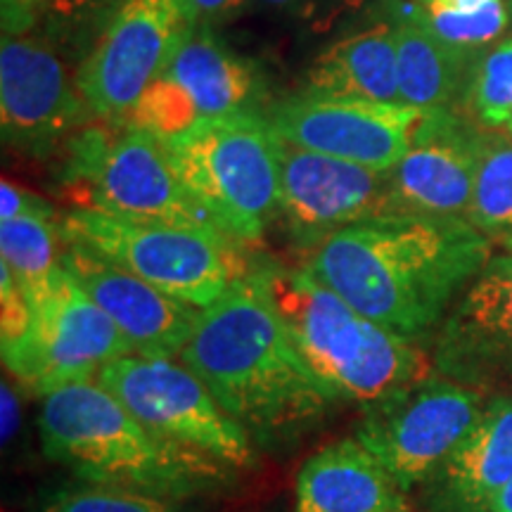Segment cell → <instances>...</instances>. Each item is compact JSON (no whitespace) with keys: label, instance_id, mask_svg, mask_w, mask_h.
<instances>
[{"label":"cell","instance_id":"1","mask_svg":"<svg viewBox=\"0 0 512 512\" xmlns=\"http://www.w3.org/2000/svg\"><path fill=\"white\" fill-rule=\"evenodd\" d=\"M491 259V240L460 216L384 214L330 235L306 271L361 316L420 344Z\"/></svg>","mask_w":512,"mask_h":512},{"label":"cell","instance_id":"2","mask_svg":"<svg viewBox=\"0 0 512 512\" xmlns=\"http://www.w3.org/2000/svg\"><path fill=\"white\" fill-rule=\"evenodd\" d=\"M181 361L261 446L297 437L335 406L294 347L259 264L202 309Z\"/></svg>","mask_w":512,"mask_h":512},{"label":"cell","instance_id":"3","mask_svg":"<svg viewBox=\"0 0 512 512\" xmlns=\"http://www.w3.org/2000/svg\"><path fill=\"white\" fill-rule=\"evenodd\" d=\"M38 430L46 458L86 484L181 503L223 489L233 472L221 460L147 430L98 380L43 396Z\"/></svg>","mask_w":512,"mask_h":512},{"label":"cell","instance_id":"4","mask_svg":"<svg viewBox=\"0 0 512 512\" xmlns=\"http://www.w3.org/2000/svg\"><path fill=\"white\" fill-rule=\"evenodd\" d=\"M259 268L299 356L335 403L375 411L437 373L420 344L361 316L306 268Z\"/></svg>","mask_w":512,"mask_h":512},{"label":"cell","instance_id":"5","mask_svg":"<svg viewBox=\"0 0 512 512\" xmlns=\"http://www.w3.org/2000/svg\"><path fill=\"white\" fill-rule=\"evenodd\" d=\"M214 226L256 245L280 211V138L264 112L202 119L164 145Z\"/></svg>","mask_w":512,"mask_h":512},{"label":"cell","instance_id":"6","mask_svg":"<svg viewBox=\"0 0 512 512\" xmlns=\"http://www.w3.org/2000/svg\"><path fill=\"white\" fill-rule=\"evenodd\" d=\"M60 228L64 242L91 249L200 311L252 268L242 259L240 242L214 228L133 221L95 209H72Z\"/></svg>","mask_w":512,"mask_h":512},{"label":"cell","instance_id":"7","mask_svg":"<svg viewBox=\"0 0 512 512\" xmlns=\"http://www.w3.org/2000/svg\"><path fill=\"white\" fill-rule=\"evenodd\" d=\"M64 147L62 183L76 195L74 209L219 230L192 197L164 145L140 128L100 119Z\"/></svg>","mask_w":512,"mask_h":512},{"label":"cell","instance_id":"8","mask_svg":"<svg viewBox=\"0 0 512 512\" xmlns=\"http://www.w3.org/2000/svg\"><path fill=\"white\" fill-rule=\"evenodd\" d=\"M98 382L159 437L221 460L233 470L254 465L252 437L183 361L128 354L107 363Z\"/></svg>","mask_w":512,"mask_h":512},{"label":"cell","instance_id":"9","mask_svg":"<svg viewBox=\"0 0 512 512\" xmlns=\"http://www.w3.org/2000/svg\"><path fill=\"white\" fill-rule=\"evenodd\" d=\"M489 396L434 373L363 413L354 437L406 494L420 489L482 418Z\"/></svg>","mask_w":512,"mask_h":512},{"label":"cell","instance_id":"10","mask_svg":"<svg viewBox=\"0 0 512 512\" xmlns=\"http://www.w3.org/2000/svg\"><path fill=\"white\" fill-rule=\"evenodd\" d=\"M0 351L10 375L41 396L98 380L107 363L133 354L112 318L64 268L27 335Z\"/></svg>","mask_w":512,"mask_h":512},{"label":"cell","instance_id":"11","mask_svg":"<svg viewBox=\"0 0 512 512\" xmlns=\"http://www.w3.org/2000/svg\"><path fill=\"white\" fill-rule=\"evenodd\" d=\"M181 0H124L76 67V86L95 119L126 124L140 95L188 34Z\"/></svg>","mask_w":512,"mask_h":512},{"label":"cell","instance_id":"12","mask_svg":"<svg viewBox=\"0 0 512 512\" xmlns=\"http://www.w3.org/2000/svg\"><path fill=\"white\" fill-rule=\"evenodd\" d=\"M95 114L69 74L62 50L43 34L3 36L0 43V128L3 145L48 157Z\"/></svg>","mask_w":512,"mask_h":512},{"label":"cell","instance_id":"13","mask_svg":"<svg viewBox=\"0 0 512 512\" xmlns=\"http://www.w3.org/2000/svg\"><path fill=\"white\" fill-rule=\"evenodd\" d=\"M425 110L403 102L294 95L266 112L285 143L375 171H392L411 147Z\"/></svg>","mask_w":512,"mask_h":512},{"label":"cell","instance_id":"14","mask_svg":"<svg viewBox=\"0 0 512 512\" xmlns=\"http://www.w3.org/2000/svg\"><path fill=\"white\" fill-rule=\"evenodd\" d=\"M384 214H389V171L280 140L278 219L294 247L313 252L339 230Z\"/></svg>","mask_w":512,"mask_h":512},{"label":"cell","instance_id":"15","mask_svg":"<svg viewBox=\"0 0 512 512\" xmlns=\"http://www.w3.org/2000/svg\"><path fill=\"white\" fill-rule=\"evenodd\" d=\"M434 370L486 396L512 394V252L491 256L434 337Z\"/></svg>","mask_w":512,"mask_h":512},{"label":"cell","instance_id":"16","mask_svg":"<svg viewBox=\"0 0 512 512\" xmlns=\"http://www.w3.org/2000/svg\"><path fill=\"white\" fill-rule=\"evenodd\" d=\"M482 128L460 110H425L411 147L389 171V214L460 216L475 185Z\"/></svg>","mask_w":512,"mask_h":512},{"label":"cell","instance_id":"17","mask_svg":"<svg viewBox=\"0 0 512 512\" xmlns=\"http://www.w3.org/2000/svg\"><path fill=\"white\" fill-rule=\"evenodd\" d=\"M60 264L124 335L136 356L181 358L200 309L178 302L91 249L62 240Z\"/></svg>","mask_w":512,"mask_h":512},{"label":"cell","instance_id":"18","mask_svg":"<svg viewBox=\"0 0 512 512\" xmlns=\"http://www.w3.org/2000/svg\"><path fill=\"white\" fill-rule=\"evenodd\" d=\"M512 479V394L489 396L482 418L420 486L427 512H491Z\"/></svg>","mask_w":512,"mask_h":512},{"label":"cell","instance_id":"19","mask_svg":"<svg viewBox=\"0 0 512 512\" xmlns=\"http://www.w3.org/2000/svg\"><path fill=\"white\" fill-rule=\"evenodd\" d=\"M297 512H411L408 494L356 437L306 460L294 484Z\"/></svg>","mask_w":512,"mask_h":512},{"label":"cell","instance_id":"20","mask_svg":"<svg viewBox=\"0 0 512 512\" xmlns=\"http://www.w3.org/2000/svg\"><path fill=\"white\" fill-rule=\"evenodd\" d=\"M200 110L202 119L261 112L266 76L259 64L235 53L214 29H190L166 72Z\"/></svg>","mask_w":512,"mask_h":512},{"label":"cell","instance_id":"21","mask_svg":"<svg viewBox=\"0 0 512 512\" xmlns=\"http://www.w3.org/2000/svg\"><path fill=\"white\" fill-rule=\"evenodd\" d=\"M302 93L401 102L392 17L330 43L304 72Z\"/></svg>","mask_w":512,"mask_h":512},{"label":"cell","instance_id":"22","mask_svg":"<svg viewBox=\"0 0 512 512\" xmlns=\"http://www.w3.org/2000/svg\"><path fill=\"white\" fill-rule=\"evenodd\" d=\"M399 100L418 110H460L479 57L448 48L403 5L392 15Z\"/></svg>","mask_w":512,"mask_h":512},{"label":"cell","instance_id":"23","mask_svg":"<svg viewBox=\"0 0 512 512\" xmlns=\"http://www.w3.org/2000/svg\"><path fill=\"white\" fill-rule=\"evenodd\" d=\"M62 228L55 211L0 221V261L10 266L31 311H38L53 292L62 271Z\"/></svg>","mask_w":512,"mask_h":512},{"label":"cell","instance_id":"24","mask_svg":"<svg viewBox=\"0 0 512 512\" xmlns=\"http://www.w3.org/2000/svg\"><path fill=\"white\" fill-rule=\"evenodd\" d=\"M411 15L458 53L479 57L510 27L505 0H406Z\"/></svg>","mask_w":512,"mask_h":512},{"label":"cell","instance_id":"25","mask_svg":"<svg viewBox=\"0 0 512 512\" xmlns=\"http://www.w3.org/2000/svg\"><path fill=\"white\" fill-rule=\"evenodd\" d=\"M467 221L491 242L512 240V136L482 128Z\"/></svg>","mask_w":512,"mask_h":512},{"label":"cell","instance_id":"26","mask_svg":"<svg viewBox=\"0 0 512 512\" xmlns=\"http://www.w3.org/2000/svg\"><path fill=\"white\" fill-rule=\"evenodd\" d=\"M463 107L479 128L512 136V38L498 41L479 55Z\"/></svg>","mask_w":512,"mask_h":512},{"label":"cell","instance_id":"27","mask_svg":"<svg viewBox=\"0 0 512 512\" xmlns=\"http://www.w3.org/2000/svg\"><path fill=\"white\" fill-rule=\"evenodd\" d=\"M121 3L124 0H46L43 36L81 62L98 43Z\"/></svg>","mask_w":512,"mask_h":512},{"label":"cell","instance_id":"28","mask_svg":"<svg viewBox=\"0 0 512 512\" xmlns=\"http://www.w3.org/2000/svg\"><path fill=\"white\" fill-rule=\"evenodd\" d=\"M200 121L202 114L190 95L169 74H159L133 105L126 124L140 128L166 145L174 138H181Z\"/></svg>","mask_w":512,"mask_h":512},{"label":"cell","instance_id":"29","mask_svg":"<svg viewBox=\"0 0 512 512\" xmlns=\"http://www.w3.org/2000/svg\"><path fill=\"white\" fill-rule=\"evenodd\" d=\"M38 512H181L178 501L114 486L83 484L50 498Z\"/></svg>","mask_w":512,"mask_h":512},{"label":"cell","instance_id":"30","mask_svg":"<svg viewBox=\"0 0 512 512\" xmlns=\"http://www.w3.org/2000/svg\"><path fill=\"white\" fill-rule=\"evenodd\" d=\"M34 320V311L19 290L10 266L0 261V347L15 344L27 335Z\"/></svg>","mask_w":512,"mask_h":512},{"label":"cell","instance_id":"31","mask_svg":"<svg viewBox=\"0 0 512 512\" xmlns=\"http://www.w3.org/2000/svg\"><path fill=\"white\" fill-rule=\"evenodd\" d=\"M245 5H249V0H181L185 22L190 29H216L219 24L238 15Z\"/></svg>","mask_w":512,"mask_h":512},{"label":"cell","instance_id":"32","mask_svg":"<svg viewBox=\"0 0 512 512\" xmlns=\"http://www.w3.org/2000/svg\"><path fill=\"white\" fill-rule=\"evenodd\" d=\"M46 12V0H0L3 36H24L36 29Z\"/></svg>","mask_w":512,"mask_h":512},{"label":"cell","instance_id":"33","mask_svg":"<svg viewBox=\"0 0 512 512\" xmlns=\"http://www.w3.org/2000/svg\"><path fill=\"white\" fill-rule=\"evenodd\" d=\"M38 211H55L50 204L38 197L36 192L19 188L17 183L3 178L0 183V221H10L17 219V216H27V214H38Z\"/></svg>","mask_w":512,"mask_h":512},{"label":"cell","instance_id":"34","mask_svg":"<svg viewBox=\"0 0 512 512\" xmlns=\"http://www.w3.org/2000/svg\"><path fill=\"white\" fill-rule=\"evenodd\" d=\"M0 396H3V444L15 439L19 430V422H22V413H19V399L15 389L10 387V382H3V389H0Z\"/></svg>","mask_w":512,"mask_h":512},{"label":"cell","instance_id":"35","mask_svg":"<svg viewBox=\"0 0 512 512\" xmlns=\"http://www.w3.org/2000/svg\"><path fill=\"white\" fill-rule=\"evenodd\" d=\"M302 3H306V0H249V5H254V8L273 10V12L297 10Z\"/></svg>","mask_w":512,"mask_h":512},{"label":"cell","instance_id":"36","mask_svg":"<svg viewBox=\"0 0 512 512\" xmlns=\"http://www.w3.org/2000/svg\"><path fill=\"white\" fill-rule=\"evenodd\" d=\"M491 512H512V479L503 486L501 494L496 496L494 508H491Z\"/></svg>","mask_w":512,"mask_h":512},{"label":"cell","instance_id":"37","mask_svg":"<svg viewBox=\"0 0 512 512\" xmlns=\"http://www.w3.org/2000/svg\"><path fill=\"white\" fill-rule=\"evenodd\" d=\"M508 10H510V27H512V0H508Z\"/></svg>","mask_w":512,"mask_h":512},{"label":"cell","instance_id":"38","mask_svg":"<svg viewBox=\"0 0 512 512\" xmlns=\"http://www.w3.org/2000/svg\"><path fill=\"white\" fill-rule=\"evenodd\" d=\"M505 247H508V249H510V252H512V240H508V242H505Z\"/></svg>","mask_w":512,"mask_h":512}]
</instances>
